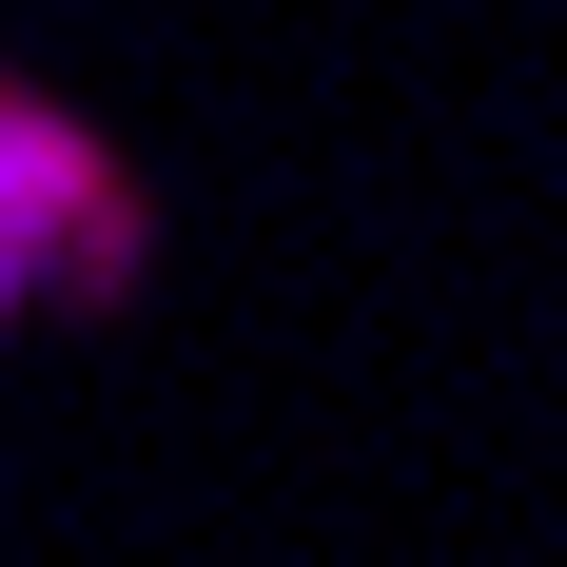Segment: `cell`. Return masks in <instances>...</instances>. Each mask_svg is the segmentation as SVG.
Here are the masks:
<instances>
[{"instance_id": "obj_1", "label": "cell", "mask_w": 567, "mask_h": 567, "mask_svg": "<svg viewBox=\"0 0 567 567\" xmlns=\"http://www.w3.org/2000/svg\"><path fill=\"white\" fill-rule=\"evenodd\" d=\"M79 275H117V157L59 99L0 79V313H40V293H79Z\"/></svg>"}]
</instances>
